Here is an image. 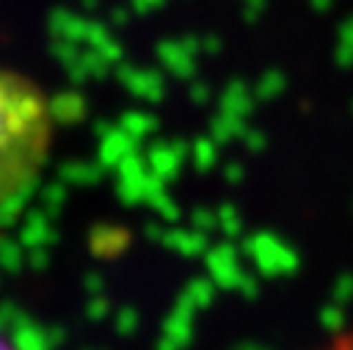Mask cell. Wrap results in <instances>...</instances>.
Returning a JSON list of instances; mask_svg holds the SVG:
<instances>
[{
    "label": "cell",
    "instance_id": "cell-1",
    "mask_svg": "<svg viewBox=\"0 0 353 350\" xmlns=\"http://www.w3.org/2000/svg\"><path fill=\"white\" fill-rule=\"evenodd\" d=\"M55 135L50 94L30 74L0 63V209L36 187Z\"/></svg>",
    "mask_w": 353,
    "mask_h": 350
},
{
    "label": "cell",
    "instance_id": "cell-2",
    "mask_svg": "<svg viewBox=\"0 0 353 350\" xmlns=\"http://www.w3.org/2000/svg\"><path fill=\"white\" fill-rule=\"evenodd\" d=\"M0 350H17V347H14V344H11L6 336H0Z\"/></svg>",
    "mask_w": 353,
    "mask_h": 350
}]
</instances>
